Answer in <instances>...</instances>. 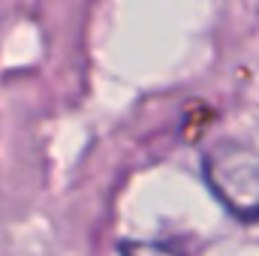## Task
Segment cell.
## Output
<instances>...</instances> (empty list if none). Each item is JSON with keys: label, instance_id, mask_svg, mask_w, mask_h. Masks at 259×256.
Returning <instances> with one entry per match:
<instances>
[{"label": "cell", "instance_id": "6da1fadb", "mask_svg": "<svg viewBox=\"0 0 259 256\" xmlns=\"http://www.w3.org/2000/svg\"><path fill=\"white\" fill-rule=\"evenodd\" d=\"M202 178L211 196L241 223L259 220V148L217 139L202 151Z\"/></svg>", "mask_w": 259, "mask_h": 256}, {"label": "cell", "instance_id": "7a4b0ae2", "mask_svg": "<svg viewBox=\"0 0 259 256\" xmlns=\"http://www.w3.org/2000/svg\"><path fill=\"white\" fill-rule=\"evenodd\" d=\"M121 256H184L178 247L163 241H121Z\"/></svg>", "mask_w": 259, "mask_h": 256}]
</instances>
